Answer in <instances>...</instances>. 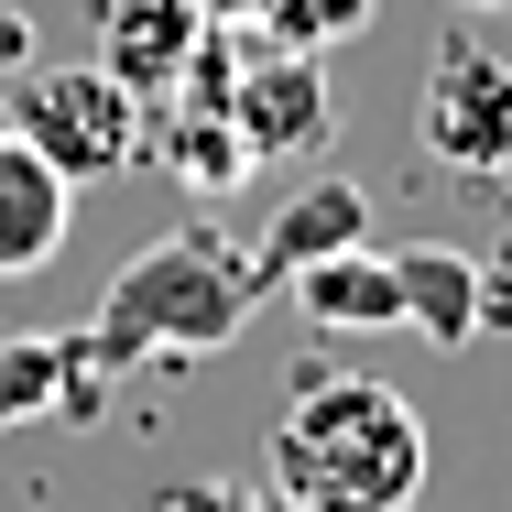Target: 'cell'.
I'll use <instances>...</instances> for the list:
<instances>
[{
  "mask_svg": "<svg viewBox=\"0 0 512 512\" xmlns=\"http://www.w3.org/2000/svg\"><path fill=\"white\" fill-rule=\"evenodd\" d=\"M262 262L218 229V218H186L164 240H142L120 273H109L99 316L77 327V360L88 382H120V371H153V360H207L229 349L251 316H262Z\"/></svg>",
  "mask_w": 512,
  "mask_h": 512,
  "instance_id": "obj_2",
  "label": "cell"
},
{
  "mask_svg": "<svg viewBox=\"0 0 512 512\" xmlns=\"http://www.w3.org/2000/svg\"><path fill=\"white\" fill-rule=\"evenodd\" d=\"M360 240H371V197H360L349 175H316V186L284 197V218L262 229L251 262H262V284L284 295V273H306V262H327V251H360Z\"/></svg>",
  "mask_w": 512,
  "mask_h": 512,
  "instance_id": "obj_8",
  "label": "cell"
},
{
  "mask_svg": "<svg viewBox=\"0 0 512 512\" xmlns=\"http://www.w3.org/2000/svg\"><path fill=\"white\" fill-rule=\"evenodd\" d=\"M240 33L295 44V55H327V44L371 33V0H251V22H240Z\"/></svg>",
  "mask_w": 512,
  "mask_h": 512,
  "instance_id": "obj_12",
  "label": "cell"
},
{
  "mask_svg": "<svg viewBox=\"0 0 512 512\" xmlns=\"http://www.w3.org/2000/svg\"><path fill=\"white\" fill-rule=\"evenodd\" d=\"M197 77L218 88V120L240 131L251 175L262 164H306L316 142L338 131V88H327V55H295V44H262V33H207Z\"/></svg>",
  "mask_w": 512,
  "mask_h": 512,
  "instance_id": "obj_3",
  "label": "cell"
},
{
  "mask_svg": "<svg viewBox=\"0 0 512 512\" xmlns=\"http://www.w3.org/2000/svg\"><path fill=\"white\" fill-rule=\"evenodd\" d=\"M458 11H512V0H458Z\"/></svg>",
  "mask_w": 512,
  "mask_h": 512,
  "instance_id": "obj_14",
  "label": "cell"
},
{
  "mask_svg": "<svg viewBox=\"0 0 512 512\" xmlns=\"http://www.w3.org/2000/svg\"><path fill=\"white\" fill-rule=\"evenodd\" d=\"M66 229H77V186L0 120V284L44 273V262L66 251Z\"/></svg>",
  "mask_w": 512,
  "mask_h": 512,
  "instance_id": "obj_7",
  "label": "cell"
},
{
  "mask_svg": "<svg viewBox=\"0 0 512 512\" xmlns=\"http://www.w3.org/2000/svg\"><path fill=\"white\" fill-rule=\"evenodd\" d=\"M414 142L458 175H512V55L458 33L414 88Z\"/></svg>",
  "mask_w": 512,
  "mask_h": 512,
  "instance_id": "obj_5",
  "label": "cell"
},
{
  "mask_svg": "<svg viewBox=\"0 0 512 512\" xmlns=\"http://www.w3.org/2000/svg\"><path fill=\"white\" fill-rule=\"evenodd\" d=\"M142 512H273V502H262L251 480H153Z\"/></svg>",
  "mask_w": 512,
  "mask_h": 512,
  "instance_id": "obj_13",
  "label": "cell"
},
{
  "mask_svg": "<svg viewBox=\"0 0 512 512\" xmlns=\"http://www.w3.org/2000/svg\"><path fill=\"white\" fill-rule=\"evenodd\" d=\"M88 33H99V77H120L131 99L153 109L186 66H197V44H207V11L197 0H88Z\"/></svg>",
  "mask_w": 512,
  "mask_h": 512,
  "instance_id": "obj_6",
  "label": "cell"
},
{
  "mask_svg": "<svg viewBox=\"0 0 512 512\" xmlns=\"http://www.w3.org/2000/svg\"><path fill=\"white\" fill-rule=\"evenodd\" d=\"M273 512H414L425 502V414L382 371H295L262 436Z\"/></svg>",
  "mask_w": 512,
  "mask_h": 512,
  "instance_id": "obj_1",
  "label": "cell"
},
{
  "mask_svg": "<svg viewBox=\"0 0 512 512\" xmlns=\"http://www.w3.org/2000/svg\"><path fill=\"white\" fill-rule=\"evenodd\" d=\"M0 120L66 175V186H120L142 164V99L99 77V66H22V88L0 99Z\"/></svg>",
  "mask_w": 512,
  "mask_h": 512,
  "instance_id": "obj_4",
  "label": "cell"
},
{
  "mask_svg": "<svg viewBox=\"0 0 512 512\" xmlns=\"http://www.w3.org/2000/svg\"><path fill=\"white\" fill-rule=\"evenodd\" d=\"M284 295H295L316 327H404L393 251H327V262H306V273H284Z\"/></svg>",
  "mask_w": 512,
  "mask_h": 512,
  "instance_id": "obj_10",
  "label": "cell"
},
{
  "mask_svg": "<svg viewBox=\"0 0 512 512\" xmlns=\"http://www.w3.org/2000/svg\"><path fill=\"white\" fill-rule=\"evenodd\" d=\"M393 295H404V327H425L436 349L480 338V262L469 251H393Z\"/></svg>",
  "mask_w": 512,
  "mask_h": 512,
  "instance_id": "obj_11",
  "label": "cell"
},
{
  "mask_svg": "<svg viewBox=\"0 0 512 512\" xmlns=\"http://www.w3.org/2000/svg\"><path fill=\"white\" fill-rule=\"evenodd\" d=\"M99 382L77 360V327H33L0 349V425H33V414H88Z\"/></svg>",
  "mask_w": 512,
  "mask_h": 512,
  "instance_id": "obj_9",
  "label": "cell"
}]
</instances>
